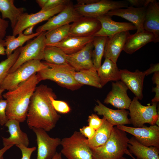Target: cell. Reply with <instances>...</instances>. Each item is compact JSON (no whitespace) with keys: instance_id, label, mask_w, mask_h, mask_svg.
<instances>
[{"instance_id":"45","label":"cell","mask_w":159,"mask_h":159,"mask_svg":"<svg viewBox=\"0 0 159 159\" xmlns=\"http://www.w3.org/2000/svg\"><path fill=\"white\" fill-rule=\"evenodd\" d=\"M145 76H147L153 73L159 72V64H151L150 68L144 72Z\"/></svg>"},{"instance_id":"2","label":"cell","mask_w":159,"mask_h":159,"mask_svg":"<svg viewBox=\"0 0 159 159\" xmlns=\"http://www.w3.org/2000/svg\"><path fill=\"white\" fill-rule=\"evenodd\" d=\"M40 82L37 73L34 74L2 95L7 102L6 113L8 120L16 119L20 122L26 120L31 98Z\"/></svg>"},{"instance_id":"52","label":"cell","mask_w":159,"mask_h":159,"mask_svg":"<svg viewBox=\"0 0 159 159\" xmlns=\"http://www.w3.org/2000/svg\"><path fill=\"white\" fill-rule=\"evenodd\" d=\"M5 90L0 87V99H1L2 94Z\"/></svg>"},{"instance_id":"54","label":"cell","mask_w":159,"mask_h":159,"mask_svg":"<svg viewBox=\"0 0 159 159\" xmlns=\"http://www.w3.org/2000/svg\"><path fill=\"white\" fill-rule=\"evenodd\" d=\"M130 157H131L133 159H136L132 155L130 156Z\"/></svg>"},{"instance_id":"12","label":"cell","mask_w":159,"mask_h":159,"mask_svg":"<svg viewBox=\"0 0 159 159\" xmlns=\"http://www.w3.org/2000/svg\"><path fill=\"white\" fill-rule=\"evenodd\" d=\"M82 16L76 11L74 5L70 1L61 12L50 18L45 23L39 26L36 30V32H47L69 24Z\"/></svg>"},{"instance_id":"53","label":"cell","mask_w":159,"mask_h":159,"mask_svg":"<svg viewBox=\"0 0 159 159\" xmlns=\"http://www.w3.org/2000/svg\"><path fill=\"white\" fill-rule=\"evenodd\" d=\"M120 159H127L126 158H125V157H122V158H121Z\"/></svg>"},{"instance_id":"46","label":"cell","mask_w":159,"mask_h":159,"mask_svg":"<svg viewBox=\"0 0 159 159\" xmlns=\"http://www.w3.org/2000/svg\"><path fill=\"white\" fill-rule=\"evenodd\" d=\"M99 0H77V5H87L97 1Z\"/></svg>"},{"instance_id":"30","label":"cell","mask_w":159,"mask_h":159,"mask_svg":"<svg viewBox=\"0 0 159 159\" xmlns=\"http://www.w3.org/2000/svg\"><path fill=\"white\" fill-rule=\"evenodd\" d=\"M74 76L76 81L82 85H88L98 88L102 87L97 70L94 67L76 72Z\"/></svg>"},{"instance_id":"40","label":"cell","mask_w":159,"mask_h":159,"mask_svg":"<svg viewBox=\"0 0 159 159\" xmlns=\"http://www.w3.org/2000/svg\"><path fill=\"white\" fill-rule=\"evenodd\" d=\"M70 1L67 0H47L41 11H45L55 8L58 6L66 4Z\"/></svg>"},{"instance_id":"48","label":"cell","mask_w":159,"mask_h":159,"mask_svg":"<svg viewBox=\"0 0 159 159\" xmlns=\"http://www.w3.org/2000/svg\"><path fill=\"white\" fill-rule=\"evenodd\" d=\"M13 146L9 145L4 146V147L0 149V159H4L3 155L4 153Z\"/></svg>"},{"instance_id":"37","label":"cell","mask_w":159,"mask_h":159,"mask_svg":"<svg viewBox=\"0 0 159 159\" xmlns=\"http://www.w3.org/2000/svg\"><path fill=\"white\" fill-rule=\"evenodd\" d=\"M7 102L6 100L0 99V124L5 125L8 120L6 113Z\"/></svg>"},{"instance_id":"4","label":"cell","mask_w":159,"mask_h":159,"mask_svg":"<svg viewBox=\"0 0 159 159\" xmlns=\"http://www.w3.org/2000/svg\"><path fill=\"white\" fill-rule=\"evenodd\" d=\"M48 67L37 73L40 81L50 80L68 89L74 91L83 85L77 82L74 78L76 72L68 64H56L42 62Z\"/></svg>"},{"instance_id":"16","label":"cell","mask_w":159,"mask_h":159,"mask_svg":"<svg viewBox=\"0 0 159 159\" xmlns=\"http://www.w3.org/2000/svg\"><path fill=\"white\" fill-rule=\"evenodd\" d=\"M100 22L101 27L94 37H110L122 32L136 30L132 23L118 22L112 20L107 14L96 18Z\"/></svg>"},{"instance_id":"43","label":"cell","mask_w":159,"mask_h":159,"mask_svg":"<svg viewBox=\"0 0 159 159\" xmlns=\"http://www.w3.org/2000/svg\"><path fill=\"white\" fill-rule=\"evenodd\" d=\"M129 4L136 7H146L150 0H127Z\"/></svg>"},{"instance_id":"26","label":"cell","mask_w":159,"mask_h":159,"mask_svg":"<svg viewBox=\"0 0 159 159\" xmlns=\"http://www.w3.org/2000/svg\"><path fill=\"white\" fill-rule=\"evenodd\" d=\"M94 37L69 36L58 43L49 45L58 47L66 54H71L83 49L87 43L92 42Z\"/></svg>"},{"instance_id":"36","label":"cell","mask_w":159,"mask_h":159,"mask_svg":"<svg viewBox=\"0 0 159 159\" xmlns=\"http://www.w3.org/2000/svg\"><path fill=\"white\" fill-rule=\"evenodd\" d=\"M50 98L52 105L57 112L62 114H66L70 112V108L66 102L56 100L57 97L51 96Z\"/></svg>"},{"instance_id":"7","label":"cell","mask_w":159,"mask_h":159,"mask_svg":"<svg viewBox=\"0 0 159 159\" xmlns=\"http://www.w3.org/2000/svg\"><path fill=\"white\" fill-rule=\"evenodd\" d=\"M152 103L151 105L149 104L147 106H144L137 98L134 97L128 110L130 121L134 127H142L145 123L151 125H155L157 120H159V112H157V110L158 102Z\"/></svg>"},{"instance_id":"33","label":"cell","mask_w":159,"mask_h":159,"mask_svg":"<svg viewBox=\"0 0 159 159\" xmlns=\"http://www.w3.org/2000/svg\"><path fill=\"white\" fill-rule=\"evenodd\" d=\"M107 37H94L93 40V49L92 58L93 66L97 70L101 65V61L104 56Z\"/></svg>"},{"instance_id":"24","label":"cell","mask_w":159,"mask_h":159,"mask_svg":"<svg viewBox=\"0 0 159 159\" xmlns=\"http://www.w3.org/2000/svg\"><path fill=\"white\" fill-rule=\"evenodd\" d=\"M157 43L154 34L145 30L130 34L128 38L123 50L127 54H131L148 43Z\"/></svg>"},{"instance_id":"32","label":"cell","mask_w":159,"mask_h":159,"mask_svg":"<svg viewBox=\"0 0 159 159\" xmlns=\"http://www.w3.org/2000/svg\"><path fill=\"white\" fill-rule=\"evenodd\" d=\"M66 54L62 49L56 46L47 45L45 48L44 59L45 62L56 64H68Z\"/></svg>"},{"instance_id":"23","label":"cell","mask_w":159,"mask_h":159,"mask_svg":"<svg viewBox=\"0 0 159 159\" xmlns=\"http://www.w3.org/2000/svg\"><path fill=\"white\" fill-rule=\"evenodd\" d=\"M145 30L153 33L157 42L159 41V3L156 0H150L146 7L143 23Z\"/></svg>"},{"instance_id":"34","label":"cell","mask_w":159,"mask_h":159,"mask_svg":"<svg viewBox=\"0 0 159 159\" xmlns=\"http://www.w3.org/2000/svg\"><path fill=\"white\" fill-rule=\"evenodd\" d=\"M71 25L69 24L46 32L45 34L47 45L58 43L69 35Z\"/></svg>"},{"instance_id":"38","label":"cell","mask_w":159,"mask_h":159,"mask_svg":"<svg viewBox=\"0 0 159 159\" xmlns=\"http://www.w3.org/2000/svg\"><path fill=\"white\" fill-rule=\"evenodd\" d=\"M89 126L96 130L101 126L103 122V119H101L96 115L92 114L88 117Z\"/></svg>"},{"instance_id":"31","label":"cell","mask_w":159,"mask_h":159,"mask_svg":"<svg viewBox=\"0 0 159 159\" xmlns=\"http://www.w3.org/2000/svg\"><path fill=\"white\" fill-rule=\"evenodd\" d=\"M42 32H36L32 35H26L23 32L18 34L17 37L13 35L6 36L4 40L5 54L7 57L11 55L18 48L22 47L26 42L39 35Z\"/></svg>"},{"instance_id":"3","label":"cell","mask_w":159,"mask_h":159,"mask_svg":"<svg viewBox=\"0 0 159 159\" xmlns=\"http://www.w3.org/2000/svg\"><path fill=\"white\" fill-rule=\"evenodd\" d=\"M129 140L125 132L113 127L105 144L90 148L93 159H120L125 154L130 156L132 155L127 149Z\"/></svg>"},{"instance_id":"18","label":"cell","mask_w":159,"mask_h":159,"mask_svg":"<svg viewBox=\"0 0 159 159\" xmlns=\"http://www.w3.org/2000/svg\"><path fill=\"white\" fill-rule=\"evenodd\" d=\"M146 7H136L132 6L126 8H119L110 11L107 14L121 17L129 21L136 27V33L144 30L143 25Z\"/></svg>"},{"instance_id":"8","label":"cell","mask_w":159,"mask_h":159,"mask_svg":"<svg viewBox=\"0 0 159 159\" xmlns=\"http://www.w3.org/2000/svg\"><path fill=\"white\" fill-rule=\"evenodd\" d=\"M46 32H42L24 46L21 47L19 56L10 69L9 73L14 72L21 65L27 62L33 60H41L43 59L44 50L47 46L45 38Z\"/></svg>"},{"instance_id":"51","label":"cell","mask_w":159,"mask_h":159,"mask_svg":"<svg viewBox=\"0 0 159 159\" xmlns=\"http://www.w3.org/2000/svg\"><path fill=\"white\" fill-rule=\"evenodd\" d=\"M62 155L61 152L58 153L56 152L52 159H62Z\"/></svg>"},{"instance_id":"17","label":"cell","mask_w":159,"mask_h":159,"mask_svg":"<svg viewBox=\"0 0 159 159\" xmlns=\"http://www.w3.org/2000/svg\"><path fill=\"white\" fill-rule=\"evenodd\" d=\"M92 41L87 43L79 51L72 54H66L67 64L76 72L94 67L92 58V52L93 49Z\"/></svg>"},{"instance_id":"15","label":"cell","mask_w":159,"mask_h":159,"mask_svg":"<svg viewBox=\"0 0 159 159\" xmlns=\"http://www.w3.org/2000/svg\"><path fill=\"white\" fill-rule=\"evenodd\" d=\"M70 25L69 36L80 37H94L101 27L97 18L85 16H82Z\"/></svg>"},{"instance_id":"19","label":"cell","mask_w":159,"mask_h":159,"mask_svg":"<svg viewBox=\"0 0 159 159\" xmlns=\"http://www.w3.org/2000/svg\"><path fill=\"white\" fill-rule=\"evenodd\" d=\"M145 76L144 72L136 69L131 72L127 69H120V80L135 95L138 100L143 97V90L144 79Z\"/></svg>"},{"instance_id":"9","label":"cell","mask_w":159,"mask_h":159,"mask_svg":"<svg viewBox=\"0 0 159 159\" xmlns=\"http://www.w3.org/2000/svg\"><path fill=\"white\" fill-rule=\"evenodd\" d=\"M129 4L126 1L99 0L91 4L74 5L76 11L81 16L94 18L107 14L110 10L126 8Z\"/></svg>"},{"instance_id":"13","label":"cell","mask_w":159,"mask_h":159,"mask_svg":"<svg viewBox=\"0 0 159 159\" xmlns=\"http://www.w3.org/2000/svg\"><path fill=\"white\" fill-rule=\"evenodd\" d=\"M35 133L37 145V159H52L56 153L57 147L61 145V139L50 137L44 130L32 128Z\"/></svg>"},{"instance_id":"11","label":"cell","mask_w":159,"mask_h":159,"mask_svg":"<svg viewBox=\"0 0 159 159\" xmlns=\"http://www.w3.org/2000/svg\"><path fill=\"white\" fill-rule=\"evenodd\" d=\"M118 129L132 135L140 143L147 147L159 148V127L156 125L142 127L116 126Z\"/></svg>"},{"instance_id":"28","label":"cell","mask_w":159,"mask_h":159,"mask_svg":"<svg viewBox=\"0 0 159 159\" xmlns=\"http://www.w3.org/2000/svg\"><path fill=\"white\" fill-rule=\"evenodd\" d=\"M13 0H0V12L2 18L8 19L10 21L12 30L15 26L19 19L24 13L25 9L17 8Z\"/></svg>"},{"instance_id":"20","label":"cell","mask_w":159,"mask_h":159,"mask_svg":"<svg viewBox=\"0 0 159 159\" xmlns=\"http://www.w3.org/2000/svg\"><path fill=\"white\" fill-rule=\"evenodd\" d=\"M130 34L129 31H126L108 37L105 44L104 57L116 63Z\"/></svg>"},{"instance_id":"14","label":"cell","mask_w":159,"mask_h":159,"mask_svg":"<svg viewBox=\"0 0 159 159\" xmlns=\"http://www.w3.org/2000/svg\"><path fill=\"white\" fill-rule=\"evenodd\" d=\"M112 89L104 100V103L110 104L121 110H128L131 100L127 94L128 88L121 81L112 84Z\"/></svg>"},{"instance_id":"1","label":"cell","mask_w":159,"mask_h":159,"mask_svg":"<svg viewBox=\"0 0 159 159\" xmlns=\"http://www.w3.org/2000/svg\"><path fill=\"white\" fill-rule=\"evenodd\" d=\"M57 97L52 89L43 84L37 86L30 100L26 121L31 129H42L49 132L56 126L61 116L54 108L50 99Z\"/></svg>"},{"instance_id":"47","label":"cell","mask_w":159,"mask_h":159,"mask_svg":"<svg viewBox=\"0 0 159 159\" xmlns=\"http://www.w3.org/2000/svg\"><path fill=\"white\" fill-rule=\"evenodd\" d=\"M5 41L3 39H0V55H5Z\"/></svg>"},{"instance_id":"35","label":"cell","mask_w":159,"mask_h":159,"mask_svg":"<svg viewBox=\"0 0 159 159\" xmlns=\"http://www.w3.org/2000/svg\"><path fill=\"white\" fill-rule=\"evenodd\" d=\"M21 47L18 48L7 59L0 62V87L10 69L18 59Z\"/></svg>"},{"instance_id":"39","label":"cell","mask_w":159,"mask_h":159,"mask_svg":"<svg viewBox=\"0 0 159 159\" xmlns=\"http://www.w3.org/2000/svg\"><path fill=\"white\" fill-rule=\"evenodd\" d=\"M152 80L153 84L156 85V86L152 88V91L155 93V95L151 102H158L159 101V72L154 73Z\"/></svg>"},{"instance_id":"42","label":"cell","mask_w":159,"mask_h":159,"mask_svg":"<svg viewBox=\"0 0 159 159\" xmlns=\"http://www.w3.org/2000/svg\"><path fill=\"white\" fill-rule=\"evenodd\" d=\"M79 132L87 139L90 140L94 136L96 130L89 126H84L80 129Z\"/></svg>"},{"instance_id":"41","label":"cell","mask_w":159,"mask_h":159,"mask_svg":"<svg viewBox=\"0 0 159 159\" xmlns=\"http://www.w3.org/2000/svg\"><path fill=\"white\" fill-rule=\"evenodd\" d=\"M16 146L19 148L21 152L22 157L21 159H30L32 153L36 149V147L29 148L22 144Z\"/></svg>"},{"instance_id":"49","label":"cell","mask_w":159,"mask_h":159,"mask_svg":"<svg viewBox=\"0 0 159 159\" xmlns=\"http://www.w3.org/2000/svg\"><path fill=\"white\" fill-rule=\"evenodd\" d=\"M35 26H32L26 28L23 33V34L26 35H29L32 34L33 33V29Z\"/></svg>"},{"instance_id":"22","label":"cell","mask_w":159,"mask_h":159,"mask_svg":"<svg viewBox=\"0 0 159 159\" xmlns=\"http://www.w3.org/2000/svg\"><path fill=\"white\" fill-rule=\"evenodd\" d=\"M20 123L16 120L11 119L8 120L4 125L8 128L10 136L8 138L2 137L4 146L22 144L28 147L29 144V138L27 134L21 130Z\"/></svg>"},{"instance_id":"27","label":"cell","mask_w":159,"mask_h":159,"mask_svg":"<svg viewBox=\"0 0 159 159\" xmlns=\"http://www.w3.org/2000/svg\"><path fill=\"white\" fill-rule=\"evenodd\" d=\"M97 71L102 87L110 81H117L120 80V69L116 64L107 58Z\"/></svg>"},{"instance_id":"6","label":"cell","mask_w":159,"mask_h":159,"mask_svg":"<svg viewBox=\"0 0 159 159\" xmlns=\"http://www.w3.org/2000/svg\"><path fill=\"white\" fill-rule=\"evenodd\" d=\"M47 67L40 60H33L27 62L14 72L9 73L0 87L4 90H11L34 74Z\"/></svg>"},{"instance_id":"21","label":"cell","mask_w":159,"mask_h":159,"mask_svg":"<svg viewBox=\"0 0 159 159\" xmlns=\"http://www.w3.org/2000/svg\"><path fill=\"white\" fill-rule=\"evenodd\" d=\"M94 108V111L98 115L103 116L106 120L113 126L130 124L128 116L129 111L125 110H113L105 106L100 100Z\"/></svg>"},{"instance_id":"5","label":"cell","mask_w":159,"mask_h":159,"mask_svg":"<svg viewBox=\"0 0 159 159\" xmlns=\"http://www.w3.org/2000/svg\"><path fill=\"white\" fill-rule=\"evenodd\" d=\"M61 153L68 159H93L87 139L80 132L75 131L70 137L61 140Z\"/></svg>"},{"instance_id":"50","label":"cell","mask_w":159,"mask_h":159,"mask_svg":"<svg viewBox=\"0 0 159 159\" xmlns=\"http://www.w3.org/2000/svg\"><path fill=\"white\" fill-rule=\"evenodd\" d=\"M47 0H37L36 2L42 9L44 6Z\"/></svg>"},{"instance_id":"29","label":"cell","mask_w":159,"mask_h":159,"mask_svg":"<svg viewBox=\"0 0 159 159\" xmlns=\"http://www.w3.org/2000/svg\"><path fill=\"white\" fill-rule=\"evenodd\" d=\"M103 122L101 126L96 130L93 137L87 139V144L90 148H94L103 145L109 138L113 126L103 117Z\"/></svg>"},{"instance_id":"10","label":"cell","mask_w":159,"mask_h":159,"mask_svg":"<svg viewBox=\"0 0 159 159\" xmlns=\"http://www.w3.org/2000/svg\"><path fill=\"white\" fill-rule=\"evenodd\" d=\"M67 4L61 5L47 10H40L35 13L29 14L24 12L12 30L13 35L16 36L29 26H35L38 23L48 20L61 12Z\"/></svg>"},{"instance_id":"44","label":"cell","mask_w":159,"mask_h":159,"mask_svg":"<svg viewBox=\"0 0 159 159\" xmlns=\"http://www.w3.org/2000/svg\"><path fill=\"white\" fill-rule=\"evenodd\" d=\"M9 25V21L0 17V39H3L5 37Z\"/></svg>"},{"instance_id":"25","label":"cell","mask_w":159,"mask_h":159,"mask_svg":"<svg viewBox=\"0 0 159 159\" xmlns=\"http://www.w3.org/2000/svg\"><path fill=\"white\" fill-rule=\"evenodd\" d=\"M128 148L130 153L134 155L137 159H159V148L145 146L134 136L129 139Z\"/></svg>"}]
</instances>
